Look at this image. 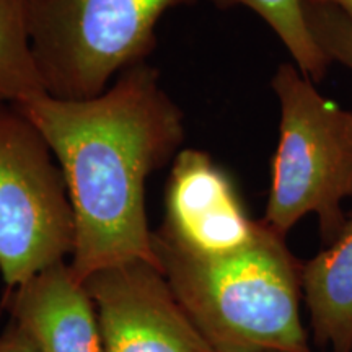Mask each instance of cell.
Listing matches in <instances>:
<instances>
[{"label":"cell","mask_w":352,"mask_h":352,"mask_svg":"<svg viewBox=\"0 0 352 352\" xmlns=\"http://www.w3.org/2000/svg\"><path fill=\"white\" fill-rule=\"evenodd\" d=\"M76 220L50 144L13 104L0 107V276L8 290L72 256Z\"/></svg>","instance_id":"5"},{"label":"cell","mask_w":352,"mask_h":352,"mask_svg":"<svg viewBox=\"0 0 352 352\" xmlns=\"http://www.w3.org/2000/svg\"><path fill=\"white\" fill-rule=\"evenodd\" d=\"M104 352H214L155 264L129 261L85 280Z\"/></svg>","instance_id":"6"},{"label":"cell","mask_w":352,"mask_h":352,"mask_svg":"<svg viewBox=\"0 0 352 352\" xmlns=\"http://www.w3.org/2000/svg\"><path fill=\"white\" fill-rule=\"evenodd\" d=\"M302 292L311 341L329 352H352V209L336 239L302 263Z\"/></svg>","instance_id":"9"},{"label":"cell","mask_w":352,"mask_h":352,"mask_svg":"<svg viewBox=\"0 0 352 352\" xmlns=\"http://www.w3.org/2000/svg\"><path fill=\"white\" fill-rule=\"evenodd\" d=\"M47 95L30 39L28 0H0V107Z\"/></svg>","instance_id":"10"},{"label":"cell","mask_w":352,"mask_h":352,"mask_svg":"<svg viewBox=\"0 0 352 352\" xmlns=\"http://www.w3.org/2000/svg\"><path fill=\"white\" fill-rule=\"evenodd\" d=\"M0 352H39L13 321L0 333Z\"/></svg>","instance_id":"13"},{"label":"cell","mask_w":352,"mask_h":352,"mask_svg":"<svg viewBox=\"0 0 352 352\" xmlns=\"http://www.w3.org/2000/svg\"><path fill=\"white\" fill-rule=\"evenodd\" d=\"M259 220L250 217L239 189L208 152L182 148L171 162L165 215L153 230L191 253H223L245 245Z\"/></svg>","instance_id":"7"},{"label":"cell","mask_w":352,"mask_h":352,"mask_svg":"<svg viewBox=\"0 0 352 352\" xmlns=\"http://www.w3.org/2000/svg\"><path fill=\"white\" fill-rule=\"evenodd\" d=\"M311 33L331 63H338L352 74V21L338 8L305 3Z\"/></svg>","instance_id":"12"},{"label":"cell","mask_w":352,"mask_h":352,"mask_svg":"<svg viewBox=\"0 0 352 352\" xmlns=\"http://www.w3.org/2000/svg\"><path fill=\"white\" fill-rule=\"evenodd\" d=\"M197 0H28L30 39L46 94L88 100L155 51L162 15Z\"/></svg>","instance_id":"4"},{"label":"cell","mask_w":352,"mask_h":352,"mask_svg":"<svg viewBox=\"0 0 352 352\" xmlns=\"http://www.w3.org/2000/svg\"><path fill=\"white\" fill-rule=\"evenodd\" d=\"M3 305L39 352H104L94 298L67 261L8 290Z\"/></svg>","instance_id":"8"},{"label":"cell","mask_w":352,"mask_h":352,"mask_svg":"<svg viewBox=\"0 0 352 352\" xmlns=\"http://www.w3.org/2000/svg\"><path fill=\"white\" fill-rule=\"evenodd\" d=\"M158 267L214 352H311L302 320V263L259 220L239 248L201 254L153 232Z\"/></svg>","instance_id":"2"},{"label":"cell","mask_w":352,"mask_h":352,"mask_svg":"<svg viewBox=\"0 0 352 352\" xmlns=\"http://www.w3.org/2000/svg\"><path fill=\"white\" fill-rule=\"evenodd\" d=\"M13 107L43 132L64 173L76 220L69 264L77 279L138 259L158 267L145 183L175 160L184 140V114L158 69L134 65L94 98L43 95Z\"/></svg>","instance_id":"1"},{"label":"cell","mask_w":352,"mask_h":352,"mask_svg":"<svg viewBox=\"0 0 352 352\" xmlns=\"http://www.w3.org/2000/svg\"><path fill=\"white\" fill-rule=\"evenodd\" d=\"M305 3L314 6H329L341 10L352 21V0H305Z\"/></svg>","instance_id":"14"},{"label":"cell","mask_w":352,"mask_h":352,"mask_svg":"<svg viewBox=\"0 0 352 352\" xmlns=\"http://www.w3.org/2000/svg\"><path fill=\"white\" fill-rule=\"evenodd\" d=\"M280 108L271 188L261 219L285 236L308 214L318 219L323 245L344 226L352 199V109L324 98L294 63L271 80Z\"/></svg>","instance_id":"3"},{"label":"cell","mask_w":352,"mask_h":352,"mask_svg":"<svg viewBox=\"0 0 352 352\" xmlns=\"http://www.w3.org/2000/svg\"><path fill=\"white\" fill-rule=\"evenodd\" d=\"M220 8L243 6L266 23L289 51L294 64L310 78L320 82L327 76L331 59L320 47L308 25L305 0H212Z\"/></svg>","instance_id":"11"}]
</instances>
